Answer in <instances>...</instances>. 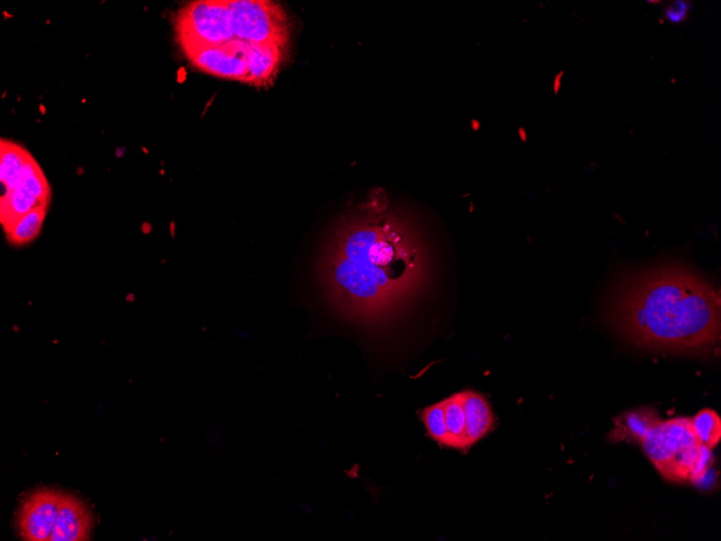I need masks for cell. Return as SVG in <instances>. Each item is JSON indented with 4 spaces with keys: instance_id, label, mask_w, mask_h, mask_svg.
Wrapping results in <instances>:
<instances>
[{
    "instance_id": "cell-1",
    "label": "cell",
    "mask_w": 721,
    "mask_h": 541,
    "mask_svg": "<svg viewBox=\"0 0 721 541\" xmlns=\"http://www.w3.org/2000/svg\"><path fill=\"white\" fill-rule=\"evenodd\" d=\"M720 306L712 282L687 266L669 264L623 279L610 318L635 345L699 354L720 340Z\"/></svg>"
},
{
    "instance_id": "cell-2",
    "label": "cell",
    "mask_w": 721,
    "mask_h": 541,
    "mask_svg": "<svg viewBox=\"0 0 721 541\" xmlns=\"http://www.w3.org/2000/svg\"><path fill=\"white\" fill-rule=\"evenodd\" d=\"M418 256L387 212L353 210L337 229L326 267L334 303L351 316H383L414 287Z\"/></svg>"
},
{
    "instance_id": "cell-3",
    "label": "cell",
    "mask_w": 721,
    "mask_h": 541,
    "mask_svg": "<svg viewBox=\"0 0 721 541\" xmlns=\"http://www.w3.org/2000/svg\"><path fill=\"white\" fill-rule=\"evenodd\" d=\"M94 520L80 498L42 489L27 496L18 511V532L27 541H85Z\"/></svg>"
},
{
    "instance_id": "cell-4",
    "label": "cell",
    "mask_w": 721,
    "mask_h": 541,
    "mask_svg": "<svg viewBox=\"0 0 721 541\" xmlns=\"http://www.w3.org/2000/svg\"><path fill=\"white\" fill-rule=\"evenodd\" d=\"M641 445L660 475L673 483H698L714 464L712 450L701 443L688 417L661 419Z\"/></svg>"
},
{
    "instance_id": "cell-5",
    "label": "cell",
    "mask_w": 721,
    "mask_h": 541,
    "mask_svg": "<svg viewBox=\"0 0 721 541\" xmlns=\"http://www.w3.org/2000/svg\"><path fill=\"white\" fill-rule=\"evenodd\" d=\"M175 33L184 52L224 46L236 39L227 0H198L181 8Z\"/></svg>"
},
{
    "instance_id": "cell-6",
    "label": "cell",
    "mask_w": 721,
    "mask_h": 541,
    "mask_svg": "<svg viewBox=\"0 0 721 541\" xmlns=\"http://www.w3.org/2000/svg\"><path fill=\"white\" fill-rule=\"evenodd\" d=\"M235 37L250 45L288 48L290 23L280 4L270 0H227Z\"/></svg>"
},
{
    "instance_id": "cell-7",
    "label": "cell",
    "mask_w": 721,
    "mask_h": 541,
    "mask_svg": "<svg viewBox=\"0 0 721 541\" xmlns=\"http://www.w3.org/2000/svg\"><path fill=\"white\" fill-rule=\"evenodd\" d=\"M250 44L235 39L224 46L203 47L184 52L201 72L250 85L248 52Z\"/></svg>"
},
{
    "instance_id": "cell-8",
    "label": "cell",
    "mask_w": 721,
    "mask_h": 541,
    "mask_svg": "<svg viewBox=\"0 0 721 541\" xmlns=\"http://www.w3.org/2000/svg\"><path fill=\"white\" fill-rule=\"evenodd\" d=\"M287 48L275 44L250 45L248 66L250 85L257 88H268L281 70Z\"/></svg>"
},
{
    "instance_id": "cell-9",
    "label": "cell",
    "mask_w": 721,
    "mask_h": 541,
    "mask_svg": "<svg viewBox=\"0 0 721 541\" xmlns=\"http://www.w3.org/2000/svg\"><path fill=\"white\" fill-rule=\"evenodd\" d=\"M466 438L468 449L485 438L494 428L495 417L491 405L478 392L464 391Z\"/></svg>"
},
{
    "instance_id": "cell-10",
    "label": "cell",
    "mask_w": 721,
    "mask_h": 541,
    "mask_svg": "<svg viewBox=\"0 0 721 541\" xmlns=\"http://www.w3.org/2000/svg\"><path fill=\"white\" fill-rule=\"evenodd\" d=\"M661 421L655 409L641 408L614 419L615 428L610 432V439L615 442L627 441L641 444L648 432Z\"/></svg>"
},
{
    "instance_id": "cell-11",
    "label": "cell",
    "mask_w": 721,
    "mask_h": 541,
    "mask_svg": "<svg viewBox=\"0 0 721 541\" xmlns=\"http://www.w3.org/2000/svg\"><path fill=\"white\" fill-rule=\"evenodd\" d=\"M0 151V182L4 196L21 185L24 168L31 154L20 145L5 140L2 141Z\"/></svg>"
},
{
    "instance_id": "cell-12",
    "label": "cell",
    "mask_w": 721,
    "mask_h": 541,
    "mask_svg": "<svg viewBox=\"0 0 721 541\" xmlns=\"http://www.w3.org/2000/svg\"><path fill=\"white\" fill-rule=\"evenodd\" d=\"M443 405L448 431V448L467 451L464 392L444 400Z\"/></svg>"
},
{
    "instance_id": "cell-13",
    "label": "cell",
    "mask_w": 721,
    "mask_h": 541,
    "mask_svg": "<svg viewBox=\"0 0 721 541\" xmlns=\"http://www.w3.org/2000/svg\"><path fill=\"white\" fill-rule=\"evenodd\" d=\"M48 207L37 208L25 214L7 229V238L12 245L24 246L42 233Z\"/></svg>"
},
{
    "instance_id": "cell-14",
    "label": "cell",
    "mask_w": 721,
    "mask_h": 541,
    "mask_svg": "<svg viewBox=\"0 0 721 541\" xmlns=\"http://www.w3.org/2000/svg\"><path fill=\"white\" fill-rule=\"evenodd\" d=\"M693 430L701 443L713 450L721 440V419L711 409H704L691 419Z\"/></svg>"
},
{
    "instance_id": "cell-15",
    "label": "cell",
    "mask_w": 721,
    "mask_h": 541,
    "mask_svg": "<svg viewBox=\"0 0 721 541\" xmlns=\"http://www.w3.org/2000/svg\"><path fill=\"white\" fill-rule=\"evenodd\" d=\"M21 186L43 204L49 205L51 196L49 183L42 168L32 156L26 162Z\"/></svg>"
},
{
    "instance_id": "cell-16",
    "label": "cell",
    "mask_w": 721,
    "mask_h": 541,
    "mask_svg": "<svg viewBox=\"0 0 721 541\" xmlns=\"http://www.w3.org/2000/svg\"><path fill=\"white\" fill-rule=\"evenodd\" d=\"M421 419H423L429 436L439 444L448 446V431L443 401L425 409L421 413Z\"/></svg>"
},
{
    "instance_id": "cell-17",
    "label": "cell",
    "mask_w": 721,
    "mask_h": 541,
    "mask_svg": "<svg viewBox=\"0 0 721 541\" xmlns=\"http://www.w3.org/2000/svg\"><path fill=\"white\" fill-rule=\"evenodd\" d=\"M689 5L686 2H676L665 10V19L672 23H680L688 17Z\"/></svg>"
}]
</instances>
